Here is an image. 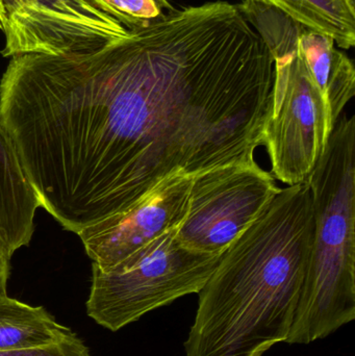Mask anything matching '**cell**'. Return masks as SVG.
Wrapping results in <instances>:
<instances>
[{
  "instance_id": "cell-1",
  "label": "cell",
  "mask_w": 355,
  "mask_h": 356,
  "mask_svg": "<svg viewBox=\"0 0 355 356\" xmlns=\"http://www.w3.org/2000/svg\"><path fill=\"white\" fill-rule=\"evenodd\" d=\"M313 236L308 182L281 188L198 293L185 356H263L287 342Z\"/></svg>"
},
{
  "instance_id": "cell-2",
  "label": "cell",
  "mask_w": 355,
  "mask_h": 356,
  "mask_svg": "<svg viewBox=\"0 0 355 356\" xmlns=\"http://www.w3.org/2000/svg\"><path fill=\"white\" fill-rule=\"evenodd\" d=\"M306 181L314 236L289 344L327 338L355 319L354 115H340Z\"/></svg>"
},
{
  "instance_id": "cell-3",
  "label": "cell",
  "mask_w": 355,
  "mask_h": 356,
  "mask_svg": "<svg viewBox=\"0 0 355 356\" xmlns=\"http://www.w3.org/2000/svg\"><path fill=\"white\" fill-rule=\"evenodd\" d=\"M238 8L270 48L275 79L263 145L271 175L288 186L306 181L333 131L327 106L297 45L300 24L254 0Z\"/></svg>"
},
{
  "instance_id": "cell-4",
  "label": "cell",
  "mask_w": 355,
  "mask_h": 356,
  "mask_svg": "<svg viewBox=\"0 0 355 356\" xmlns=\"http://www.w3.org/2000/svg\"><path fill=\"white\" fill-rule=\"evenodd\" d=\"M177 229L152 241L112 271L92 266L88 316L118 332L154 309L198 294L221 257L185 248L177 240Z\"/></svg>"
},
{
  "instance_id": "cell-5",
  "label": "cell",
  "mask_w": 355,
  "mask_h": 356,
  "mask_svg": "<svg viewBox=\"0 0 355 356\" xmlns=\"http://www.w3.org/2000/svg\"><path fill=\"white\" fill-rule=\"evenodd\" d=\"M281 188L258 163L233 164L193 179L176 238L185 248L221 257L266 211Z\"/></svg>"
},
{
  "instance_id": "cell-6",
  "label": "cell",
  "mask_w": 355,
  "mask_h": 356,
  "mask_svg": "<svg viewBox=\"0 0 355 356\" xmlns=\"http://www.w3.org/2000/svg\"><path fill=\"white\" fill-rule=\"evenodd\" d=\"M6 12V45L13 58L39 54L65 56L97 49L129 33L95 0H2Z\"/></svg>"
},
{
  "instance_id": "cell-7",
  "label": "cell",
  "mask_w": 355,
  "mask_h": 356,
  "mask_svg": "<svg viewBox=\"0 0 355 356\" xmlns=\"http://www.w3.org/2000/svg\"><path fill=\"white\" fill-rule=\"evenodd\" d=\"M193 179L170 178L127 213L81 230L79 236L92 266L112 271L152 241L179 228L189 211Z\"/></svg>"
},
{
  "instance_id": "cell-8",
  "label": "cell",
  "mask_w": 355,
  "mask_h": 356,
  "mask_svg": "<svg viewBox=\"0 0 355 356\" xmlns=\"http://www.w3.org/2000/svg\"><path fill=\"white\" fill-rule=\"evenodd\" d=\"M39 207L35 188L0 127V242L10 255L31 242Z\"/></svg>"
},
{
  "instance_id": "cell-9",
  "label": "cell",
  "mask_w": 355,
  "mask_h": 356,
  "mask_svg": "<svg viewBox=\"0 0 355 356\" xmlns=\"http://www.w3.org/2000/svg\"><path fill=\"white\" fill-rule=\"evenodd\" d=\"M297 45L318 86L327 106L329 124L335 127L340 115L355 94L352 60L335 47V40L300 24Z\"/></svg>"
},
{
  "instance_id": "cell-10",
  "label": "cell",
  "mask_w": 355,
  "mask_h": 356,
  "mask_svg": "<svg viewBox=\"0 0 355 356\" xmlns=\"http://www.w3.org/2000/svg\"><path fill=\"white\" fill-rule=\"evenodd\" d=\"M73 334L43 307H31L10 297L0 300V351L41 348Z\"/></svg>"
},
{
  "instance_id": "cell-11",
  "label": "cell",
  "mask_w": 355,
  "mask_h": 356,
  "mask_svg": "<svg viewBox=\"0 0 355 356\" xmlns=\"http://www.w3.org/2000/svg\"><path fill=\"white\" fill-rule=\"evenodd\" d=\"M276 8L302 26L324 33L343 49L355 45V3L352 0H254Z\"/></svg>"
},
{
  "instance_id": "cell-12",
  "label": "cell",
  "mask_w": 355,
  "mask_h": 356,
  "mask_svg": "<svg viewBox=\"0 0 355 356\" xmlns=\"http://www.w3.org/2000/svg\"><path fill=\"white\" fill-rule=\"evenodd\" d=\"M0 356H91L85 343L76 336L68 338L56 344L41 348L23 349V350L0 351Z\"/></svg>"
},
{
  "instance_id": "cell-13",
  "label": "cell",
  "mask_w": 355,
  "mask_h": 356,
  "mask_svg": "<svg viewBox=\"0 0 355 356\" xmlns=\"http://www.w3.org/2000/svg\"><path fill=\"white\" fill-rule=\"evenodd\" d=\"M10 257L6 247L0 242V300L8 298V280L10 277Z\"/></svg>"
},
{
  "instance_id": "cell-14",
  "label": "cell",
  "mask_w": 355,
  "mask_h": 356,
  "mask_svg": "<svg viewBox=\"0 0 355 356\" xmlns=\"http://www.w3.org/2000/svg\"><path fill=\"white\" fill-rule=\"evenodd\" d=\"M95 1L97 2L98 6H99L104 12L108 13V14L110 15L108 6H106V0H95ZM154 1L158 4V6H160L163 10H167L168 12H171V10H174V8L171 6V4L169 3L168 0H154Z\"/></svg>"
},
{
  "instance_id": "cell-15",
  "label": "cell",
  "mask_w": 355,
  "mask_h": 356,
  "mask_svg": "<svg viewBox=\"0 0 355 356\" xmlns=\"http://www.w3.org/2000/svg\"><path fill=\"white\" fill-rule=\"evenodd\" d=\"M6 24V12L4 8L3 2L0 0V31H4Z\"/></svg>"
},
{
  "instance_id": "cell-16",
  "label": "cell",
  "mask_w": 355,
  "mask_h": 356,
  "mask_svg": "<svg viewBox=\"0 0 355 356\" xmlns=\"http://www.w3.org/2000/svg\"><path fill=\"white\" fill-rule=\"evenodd\" d=\"M352 2H354V0H352Z\"/></svg>"
}]
</instances>
